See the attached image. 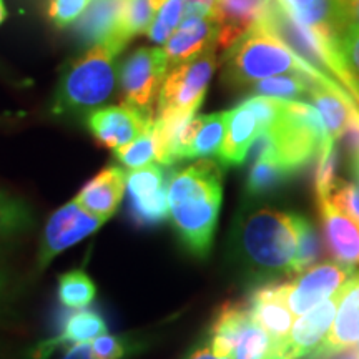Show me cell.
<instances>
[{
	"mask_svg": "<svg viewBox=\"0 0 359 359\" xmlns=\"http://www.w3.org/2000/svg\"><path fill=\"white\" fill-rule=\"evenodd\" d=\"M219 161L201 158L168 178L170 219L182 245L198 258L212 250L223 200Z\"/></svg>",
	"mask_w": 359,
	"mask_h": 359,
	"instance_id": "6da1fadb",
	"label": "cell"
},
{
	"mask_svg": "<svg viewBox=\"0 0 359 359\" xmlns=\"http://www.w3.org/2000/svg\"><path fill=\"white\" fill-rule=\"evenodd\" d=\"M278 75H299L323 82L336 90L348 92L341 85L318 74L299 57H296L286 45L266 32L258 24L224 52L223 80L235 88H248L259 80ZM349 93V92H348Z\"/></svg>",
	"mask_w": 359,
	"mask_h": 359,
	"instance_id": "7a4b0ae2",
	"label": "cell"
},
{
	"mask_svg": "<svg viewBox=\"0 0 359 359\" xmlns=\"http://www.w3.org/2000/svg\"><path fill=\"white\" fill-rule=\"evenodd\" d=\"M118 53L107 45H95L67 62L60 72L52 102L58 116H88L114 97Z\"/></svg>",
	"mask_w": 359,
	"mask_h": 359,
	"instance_id": "3957f363",
	"label": "cell"
},
{
	"mask_svg": "<svg viewBox=\"0 0 359 359\" xmlns=\"http://www.w3.org/2000/svg\"><path fill=\"white\" fill-rule=\"evenodd\" d=\"M299 215L262 208L245 217L238 243L250 266L268 275H291L298 246Z\"/></svg>",
	"mask_w": 359,
	"mask_h": 359,
	"instance_id": "277c9868",
	"label": "cell"
},
{
	"mask_svg": "<svg viewBox=\"0 0 359 359\" xmlns=\"http://www.w3.org/2000/svg\"><path fill=\"white\" fill-rule=\"evenodd\" d=\"M258 25L286 45L296 57L302 58L304 64H308L318 74L348 90L356 100L354 85L341 62L334 39L326 37L296 22L280 0H271L268 4L266 11L258 20Z\"/></svg>",
	"mask_w": 359,
	"mask_h": 359,
	"instance_id": "5b68a950",
	"label": "cell"
},
{
	"mask_svg": "<svg viewBox=\"0 0 359 359\" xmlns=\"http://www.w3.org/2000/svg\"><path fill=\"white\" fill-rule=\"evenodd\" d=\"M217 50L213 43L198 57L168 69L155 115H196L217 69Z\"/></svg>",
	"mask_w": 359,
	"mask_h": 359,
	"instance_id": "8992f818",
	"label": "cell"
},
{
	"mask_svg": "<svg viewBox=\"0 0 359 359\" xmlns=\"http://www.w3.org/2000/svg\"><path fill=\"white\" fill-rule=\"evenodd\" d=\"M285 100L253 95L228 110V127L218 161L222 165H241L248 156L251 143L263 130L271 127L281 115Z\"/></svg>",
	"mask_w": 359,
	"mask_h": 359,
	"instance_id": "52a82bcc",
	"label": "cell"
},
{
	"mask_svg": "<svg viewBox=\"0 0 359 359\" xmlns=\"http://www.w3.org/2000/svg\"><path fill=\"white\" fill-rule=\"evenodd\" d=\"M105 222V218L88 213L75 200L60 206L48 218L42 238H40L37 253L39 271H43L47 266H50V263L58 255H62L72 246L82 243L83 240L97 233Z\"/></svg>",
	"mask_w": 359,
	"mask_h": 359,
	"instance_id": "ba28073f",
	"label": "cell"
},
{
	"mask_svg": "<svg viewBox=\"0 0 359 359\" xmlns=\"http://www.w3.org/2000/svg\"><path fill=\"white\" fill-rule=\"evenodd\" d=\"M163 48L142 47L128 55L120 69V88L125 105L154 110L155 98L168 74Z\"/></svg>",
	"mask_w": 359,
	"mask_h": 359,
	"instance_id": "9c48e42d",
	"label": "cell"
},
{
	"mask_svg": "<svg viewBox=\"0 0 359 359\" xmlns=\"http://www.w3.org/2000/svg\"><path fill=\"white\" fill-rule=\"evenodd\" d=\"M127 213L135 226H158L170 218L167 175L158 165L127 173Z\"/></svg>",
	"mask_w": 359,
	"mask_h": 359,
	"instance_id": "30bf717a",
	"label": "cell"
},
{
	"mask_svg": "<svg viewBox=\"0 0 359 359\" xmlns=\"http://www.w3.org/2000/svg\"><path fill=\"white\" fill-rule=\"evenodd\" d=\"M356 268L339 262L314 264L293 281H286V303L294 316H303L343 288Z\"/></svg>",
	"mask_w": 359,
	"mask_h": 359,
	"instance_id": "8fae6325",
	"label": "cell"
},
{
	"mask_svg": "<svg viewBox=\"0 0 359 359\" xmlns=\"http://www.w3.org/2000/svg\"><path fill=\"white\" fill-rule=\"evenodd\" d=\"M341 298H343V288L311 311L299 316L288 338L280 344H275L266 359H302L316 351V348L326 338L327 330L333 325Z\"/></svg>",
	"mask_w": 359,
	"mask_h": 359,
	"instance_id": "7c38bea8",
	"label": "cell"
},
{
	"mask_svg": "<svg viewBox=\"0 0 359 359\" xmlns=\"http://www.w3.org/2000/svg\"><path fill=\"white\" fill-rule=\"evenodd\" d=\"M154 118L155 111L123 103L92 111L87 116V127L100 145L116 150L142 137L151 127Z\"/></svg>",
	"mask_w": 359,
	"mask_h": 359,
	"instance_id": "4fadbf2b",
	"label": "cell"
},
{
	"mask_svg": "<svg viewBox=\"0 0 359 359\" xmlns=\"http://www.w3.org/2000/svg\"><path fill=\"white\" fill-rule=\"evenodd\" d=\"M359 343V269L343 286L338 313L333 327L309 359H327L351 349Z\"/></svg>",
	"mask_w": 359,
	"mask_h": 359,
	"instance_id": "5bb4252c",
	"label": "cell"
},
{
	"mask_svg": "<svg viewBox=\"0 0 359 359\" xmlns=\"http://www.w3.org/2000/svg\"><path fill=\"white\" fill-rule=\"evenodd\" d=\"M125 0H92L80 19L75 22V35L85 47L107 45L120 53L118 30L122 24Z\"/></svg>",
	"mask_w": 359,
	"mask_h": 359,
	"instance_id": "9a60e30c",
	"label": "cell"
},
{
	"mask_svg": "<svg viewBox=\"0 0 359 359\" xmlns=\"http://www.w3.org/2000/svg\"><path fill=\"white\" fill-rule=\"evenodd\" d=\"M251 318L280 344L291 333L294 314L286 303V283H266L251 293L248 299Z\"/></svg>",
	"mask_w": 359,
	"mask_h": 359,
	"instance_id": "2e32d148",
	"label": "cell"
},
{
	"mask_svg": "<svg viewBox=\"0 0 359 359\" xmlns=\"http://www.w3.org/2000/svg\"><path fill=\"white\" fill-rule=\"evenodd\" d=\"M326 245L336 262L356 268L359 264V224L343 213L330 196L318 198Z\"/></svg>",
	"mask_w": 359,
	"mask_h": 359,
	"instance_id": "e0dca14e",
	"label": "cell"
},
{
	"mask_svg": "<svg viewBox=\"0 0 359 359\" xmlns=\"http://www.w3.org/2000/svg\"><path fill=\"white\" fill-rule=\"evenodd\" d=\"M125 188L127 172L122 167L110 165L85 183L75 196V201L88 213L109 219L122 203Z\"/></svg>",
	"mask_w": 359,
	"mask_h": 359,
	"instance_id": "ac0fdd59",
	"label": "cell"
},
{
	"mask_svg": "<svg viewBox=\"0 0 359 359\" xmlns=\"http://www.w3.org/2000/svg\"><path fill=\"white\" fill-rule=\"evenodd\" d=\"M217 34L218 29L213 17H185L182 25L163 43V53L170 69L198 57L217 43Z\"/></svg>",
	"mask_w": 359,
	"mask_h": 359,
	"instance_id": "d6986e66",
	"label": "cell"
},
{
	"mask_svg": "<svg viewBox=\"0 0 359 359\" xmlns=\"http://www.w3.org/2000/svg\"><path fill=\"white\" fill-rule=\"evenodd\" d=\"M271 0H218L213 20L217 24V45L226 52L258 24Z\"/></svg>",
	"mask_w": 359,
	"mask_h": 359,
	"instance_id": "ffe728a7",
	"label": "cell"
},
{
	"mask_svg": "<svg viewBox=\"0 0 359 359\" xmlns=\"http://www.w3.org/2000/svg\"><path fill=\"white\" fill-rule=\"evenodd\" d=\"M251 321L248 303H224L210 327L208 346L215 354L231 358L238 339Z\"/></svg>",
	"mask_w": 359,
	"mask_h": 359,
	"instance_id": "44dd1931",
	"label": "cell"
},
{
	"mask_svg": "<svg viewBox=\"0 0 359 359\" xmlns=\"http://www.w3.org/2000/svg\"><path fill=\"white\" fill-rule=\"evenodd\" d=\"M309 100L320 114L330 138L336 142L346 127L351 110L359 107L349 93L338 92L327 85H316L309 93Z\"/></svg>",
	"mask_w": 359,
	"mask_h": 359,
	"instance_id": "7402d4cb",
	"label": "cell"
},
{
	"mask_svg": "<svg viewBox=\"0 0 359 359\" xmlns=\"http://www.w3.org/2000/svg\"><path fill=\"white\" fill-rule=\"evenodd\" d=\"M296 22L338 40L339 24L334 0H280Z\"/></svg>",
	"mask_w": 359,
	"mask_h": 359,
	"instance_id": "603a6c76",
	"label": "cell"
},
{
	"mask_svg": "<svg viewBox=\"0 0 359 359\" xmlns=\"http://www.w3.org/2000/svg\"><path fill=\"white\" fill-rule=\"evenodd\" d=\"M228 127V111L201 115V123L193 138L187 160L218 158Z\"/></svg>",
	"mask_w": 359,
	"mask_h": 359,
	"instance_id": "cb8c5ba5",
	"label": "cell"
},
{
	"mask_svg": "<svg viewBox=\"0 0 359 359\" xmlns=\"http://www.w3.org/2000/svg\"><path fill=\"white\" fill-rule=\"evenodd\" d=\"M320 83L323 82H318V80L309 77H299V75H278V77L259 80V82L250 85L248 90L253 95L281 98V100H302L304 97H309L311 90ZM327 87H330V85H327ZM338 92H343V90H338ZM349 95H351V93H349Z\"/></svg>",
	"mask_w": 359,
	"mask_h": 359,
	"instance_id": "d4e9b609",
	"label": "cell"
},
{
	"mask_svg": "<svg viewBox=\"0 0 359 359\" xmlns=\"http://www.w3.org/2000/svg\"><path fill=\"white\" fill-rule=\"evenodd\" d=\"M107 331H109V326L102 313L97 308L87 306L72 309L69 314H65L58 334L70 343H92Z\"/></svg>",
	"mask_w": 359,
	"mask_h": 359,
	"instance_id": "484cf974",
	"label": "cell"
},
{
	"mask_svg": "<svg viewBox=\"0 0 359 359\" xmlns=\"http://www.w3.org/2000/svg\"><path fill=\"white\" fill-rule=\"evenodd\" d=\"M97 296V286L83 269H70L58 276L57 298L67 309L87 308Z\"/></svg>",
	"mask_w": 359,
	"mask_h": 359,
	"instance_id": "4316f807",
	"label": "cell"
},
{
	"mask_svg": "<svg viewBox=\"0 0 359 359\" xmlns=\"http://www.w3.org/2000/svg\"><path fill=\"white\" fill-rule=\"evenodd\" d=\"M34 226L32 210L24 200L0 191V241L24 235Z\"/></svg>",
	"mask_w": 359,
	"mask_h": 359,
	"instance_id": "83f0119b",
	"label": "cell"
},
{
	"mask_svg": "<svg viewBox=\"0 0 359 359\" xmlns=\"http://www.w3.org/2000/svg\"><path fill=\"white\" fill-rule=\"evenodd\" d=\"M293 175L291 170L273 161H255L246 178V191L253 198L269 195L285 185Z\"/></svg>",
	"mask_w": 359,
	"mask_h": 359,
	"instance_id": "f1b7e54d",
	"label": "cell"
},
{
	"mask_svg": "<svg viewBox=\"0 0 359 359\" xmlns=\"http://www.w3.org/2000/svg\"><path fill=\"white\" fill-rule=\"evenodd\" d=\"M155 13L151 0H125L122 24H120L118 39H116L120 47L125 48V45L137 35L147 34Z\"/></svg>",
	"mask_w": 359,
	"mask_h": 359,
	"instance_id": "f546056e",
	"label": "cell"
},
{
	"mask_svg": "<svg viewBox=\"0 0 359 359\" xmlns=\"http://www.w3.org/2000/svg\"><path fill=\"white\" fill-rule=\"evenodd\" d=\"M321 240L313 223L299 215L298 217V246H296V255L291 275H302L308 268L314 266L318 258L321 257Z\"/></svg>",
	"mask_w": 359,
	"mask_h": 359,
	"instance_id": "4dcf8cb0",
	"label": "cell"
},
{
	"mask_svg": "<svg viewBox=\"0 0 359 359\" xmlns=\"http://www.w3.org/2000/svg\"><path fill=\"white\" fill-rule=\"evenodd\" d=\"M29 359H95L88 343H70L60 334L40 341L30 349Z\"/></svg>",
	"mask_w": 359,
	"mask_h": 359,
	"instance_id": "1f68e13d",
	"label": "cell"
},
{
	"mask_svg": "<svg viewBox=\"0 0 359 359\" xmlns=\"http://www.w3.org/2000/svg\"><path fill=\"white\" fill-rule=\"evenodd\" d=\"M114 156L130 170H137L147 167V165H151V161L156 160L154 123H151V127L148 128L142 137H138L137 140L114 150Z\"/></svg>",
	"mask_w": 359,
	"mask_h": 359,
	"instance_id": "d6a6232c",
	"label": "cell"
},
{
	"mask_svg": "<svg viewBox=\"0 0 359 359\" xmlns=\"http://www.w3.org/2000/svg\"><path fill=\"white\" fill-rule=\"evenodd\" d=\"M182 19H185V2L183 0H167L154 17V22L147 32L148 39L151 42L163 45L175 34Z\"/></svg>",
	"mask_w": 359,
	"mask_h": 359,
	"instance_id": "836d02e7",
	"label": "cell"
},
{
	"mask_svg": "<svg viewBox=\"0 0 359 359\" xmlns=\"http://www.w3.org/2000/svg\"><path fill=\"white\" fill-rule=\"evenodd\" d=\"M273 346L275 343H273L271 336L262 326L251 321L238 339L235 351H233V359H266Z\"/></svg>",
	"mask_w": 359,
	"mask_h": 359,
	"instance_id": "e575fe53",
	"label": "cell"
},
{
	"mask_svg": "<svg viewBox=\"0 0 359 359\" xmlns=\"http://www.w3.org/2000/svg\"><path fill=\"white\" fill-rule=\"evenodd\" d=\"M338 148L336 143H331L323 148L316 158V172H314V191L316 198L330 196V191L336 183V172H338Z\"/></svg>",
	"mask_w": 359,
	"mask_h": 359,
	"instance_id": "d590c367",
	"label": "cell"
},
{
	"mask_svg": "<svg viewBox=\"0 0 359 359\" xmlns=\"http://www.w3.org/2000/svg\"><path fill=\"white\" fill-rule=\"evenodd\" d=\"M336 48H338L341 62L354 85L356 102L359 105V30H351V32L341 35L336 40Z\"/></svg>",
	"mask_w": 359,
	"mask_h": 359,
	"instance_id": "8d00e7d4",
	"label": "cell"
},
{
	"mask_svg": "<svg viewBox=\"0 0 359 359\" xmlns=\"http://www.w3.org/2000/svg\"><path fill=\"white\" fill-rule=\"evenodd\" d=\"M95 359H125L133 349V343L127 336L102 334L90 343Z\"/></svg>",
	"mask_w": 359,
	"mask_h": 359,
	"instance_id": "74e56055",
	"label": "cell"
},
{
	"mask_svg": "<svg viewBox=\"0 0 359 359\" xmlns=\"http://www.w3.org/2000/svg\"><path fill=\"white\" fill-rule=\"evenodd\" d=\"M330 200L359 224V183L336 180L330 191Z\"/></svg>",
	"mask_w": 359,
	"mask_h": 359,
	"instance_id": "f35d334b",
	"label": "cell"
},
{
	"mask_svg": "<svg viewBox=\"0 0 359 359\" xmlns=\"http://www.w3.org/2000/svg\"><path fill=\"white\" fill-rule=\"evenodd\" d=\"M92 0H50L48 19L57 29H65L80 19Z\"/></svg>",
	"mask_w": 359,
	"mask_h": 359,
	"instance_id": "ab89813d",
	"label": "cell"
},
{
	"mask_svg": "<svg viewBox=\"0 0 359 359\" xmlns=\"http://www.w3.org/2000/svg\"><path fill=\"white\" fill-rule=\"evenodd\" d=\"M334 2L338 12L339 37L351 30H359V0H334Z\"/></svg>",
	"mask_w": 359,
	"mask_h": 359,
	"instance_id": "60d3db41",
	"label": "cell"
},
{
	"mask_svg": "<svg viewBox=\"0 0 359 359\" xmlns=\"http://www.w3.org/2000/svg\"><path fill=\"white\" fill-rule=\"evenodd\" d=\"M339 138L343 140L344 148H346L353 158L359 156V107L351 110L346 127H344Z\"/></svg>",
	"mask_w": 359,
	"mask_h": 359,
	"instance_id": "b9f144b4",
	"label": "cell"
},
{
	"mask_svg": "<svg viewBox=\"0 0 359 359\" xmlns=\"http://www.w3.org/2000/svg\"><path fill=\"white\" fill-rule=\"evenodd\" d=\"M185 17H213L218 0H183Z\"/></svg>",
	"mask_w": 359,
	"mask_h": 359,
	"instance_id": "7bdbcfd3",
	"label": "cell"
},
{
	"mask_svg": "<svg viewBox=\"0 0 359 359\" xmlns=\"http://www.w3.org/2000/svg\"><path fill=\"white\" fill-rule=\"evenodd\" d=\"M13 294V278L11 271L0 264V309H4L11 303Z\"/></svg>",
	"mask_w": 359,
	"mask_h": 359,
	"instance_id": "ee69618b",
	"label": "cell"
},
{
	"mask_svg": "<svg viewBox=\"0 0 359 359\" xmlns=\"http://www.w3.org/2000/svg\"><path fill=\"white\" fill-rule=\"evenodd\" d=\"M185 359H231L230 356H219V354H215L212 351V348L208 346V344H205V346H200V348H195L193 351H190L185 356Z\"/></svg>",
	"mask_w": 359,
	"mask_h": 359,
	"instance_id": "f6af8a7d",
	"label": "cell"
},
{
	"mask_svg": "<svg viewBox=\"0 0 359 359\" xmlns=\"http://www.w3.org/2000/svg\"><path fill=\"white\" fill-rule=\"evenodd\" d=\"M7 19V8L4 6V0H0V24H4V20Z\"/></svg>",
	"mask_w": 359,
	"mask_h": 359,
	"instance_id": "bcb514c9",
	"label": "cell"
},
{
	"mask_svg": "<svg viewBox=\"0 0 359 359\" xmlns=\"http://www.w3.org/2000/svg\"><path fill=\"white\" fill-rule=\"evenodd\" d=\"M344 359H359V351L356 348H351L348 351L346 356H344Z\"/></svg>",
	"mask_w": 359,
	"mask_h": 359,
	"instance_id": "7dc6e473",
	"label": "cell"
},
{
	"mask_svg": "<svg viewBox=\"0 0 359 359\" xmlns=\"http://www.w3.org/2000/svg\"><path fill=\"white\" fill-rule=\"evenodd\" d=\"M165 2H167V0H151V4H154V8H155V12H158L160 8H161V6H163Z\"/></svg>",
	"mask_w": 359,
	"mask_h": 359,
	"instance_id": "c3c4849f",
	"label": "cell"
},
{
	"mask_svg": "<svg viewBox=\"0 0 359 359\" xmlns=\"http://www.w3.org/2000/svg\"><path fill=\"white\" fill-rule=\"evenodd\" d=\"M353 168H354V175H356L358 180H359V156L353 158Z\"/></svg>",
	"mask_w": 359,
	"mask_h": 359,
	"instance_id": "681fc988",
	"label": "cell"
}]
</instances>
